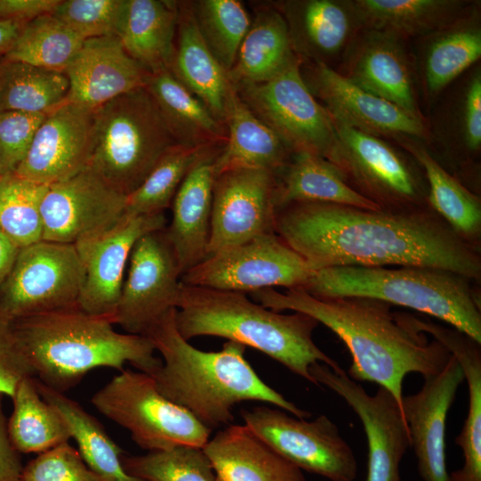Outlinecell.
I'll list each match as a JSON object with an SVG mask.
<instances>
[{"mask_svg": "<svg viewBox=\"0 0 481 481\" xmlns=\"http://www.w3.org/2000/svg\"><path fill=\"white\" fill-rule=\"evenodd\" d=\"M175 309L143 335L163 358L151 374L163 396L210 430L230 424L234 420L232 408L244 401L270 404L300 419L312 416L260 379L244 356V345L227 340L216 352L192 346L176 328Z\"/></svg>", "mask_w": 481, "mask_h": 481, "instance_id": "3957f363", "label": "cell"}, {"mask_svg": "<svg viewBox=\"0 0 481 481\" xmlns=\"http://www.w3.org/2000/svg\"><path fill=\"white\" fill-rule=\"evenodd\" d=\"M69 87L62 72L0 57V110L47 114L66 102Z\"/></svg>", "mask_w": 481, "mask_h": 481, "instance_id": "f35d334b", "label": "cell"}, {"mask_svg": "<svg viewBox=\"0 0 481 481\" xmlns=\"http://www.w3.org/2000/svg\"><path fill=\"white\" fill-rule=\"evenodd\" d=\"M412 324L450 352L459 363L468 386V413L455 438V444L462 451L463 465L449 473L448 481H481V344L462 331L430 321L414 317Z\"/></svg>", "mask_w": 481, "mask_h": 481, "instance_id": "f1b7e54d", "label": "cell"}, {"mask_svg": "<svg viewBox=\"0 0 481 481\" xmlns=\"http://www.w3.org/2000/svg\"><path fill=\"white\" fill-rule=\"evenodd\" d=\"M412 53L419 95L433 105L447 88L479 62L481 58L480 2L466 13L415 39Z\"/></svg>", "mask_w": 481, "mask_h": 481, "instance_id": "cb8c5ba5", "label": "cell"}, {"mask_svg": "<svg viewBox=\"0 0 481 481\" xmlns=\"http://www.w3.org/2000/svg\"><path fill=\"white\" fill-rule=\"evenodd\" d=\"M178 13V1L126 0L117 37L151 74L171 69Z\"/></svg>", "mask_w": 481, "mask_h": 481, "instance_id": "f546056e", "label": "cell"}, {"mask_svg": "<svg viewBox=\"0 0 481 481\" xmlns=\"http://www.w3.org/2000/svg\"><path fill=\"white\" fill-rule=\"evenodd\" d=\"M295 60L273 78L234 87L240 100L292 153L308 152L336 165L339 143L333 120L313 95Z\"/></svg>", "mask_w": 481, "mask_h": 481, "instance_id": "9c48e42d", "label": "cell"}, {"mask_svg": "<svg viewBox=\"0 0 481 481\" xmlns=\"http://www.w3.org/2000/svg\"><path fill=\"white\" fill-rule=\"evenodd\" d=\"M273 311L290 310L314 318L346 346L352 363L346 374L387 389L403 410V381L409 373L424 379L439 373L452 355L437 340L412 326L404 313L368 298H316L302 287L285 292L266 288L249 293Z\"/></svg>", "mask_w": 481, "mask_h": 481, "instance_id": "7a4b0ae2", "label": "cell"}, {"mask_svg": "<svg viewBox=\"0 0 481 481\" xmlns=\"http://www.w3.org/2000/svg\"><path fill=\"white\" fill-rule=\"evenodd\" d=\"M175 321L181 336L224 338L257 349L318 387L309 367L321 363L333 371L339 364L313 339L319 322L293 312L285 314L251 301L245 293L181 282Z\"/></svg>", "mask_w": 481, "mask_h": 481, "instance_id": "5b68a950", "label": "cell"}, {"mask_svg": "<svg viewBox=\"0 0 481 481\" xmlns=\"http://www.w3.org/2000/svg\"><path fill=\"white\" fill-rule=\"evenodd\" d=\"M145 88L178 144L224 146L227 137L226 126L170 70L151 74Z\"/></svg>", "mask_w": 481, "mask_h": 481, "instance_id": "836d02e7", "label": "cell"}, {"mask_svg": "<svg viewBox=\"0 0 481 481\" xmlns=\"http://www.w3.org/2000/svg\"><path fill=\"white\" fill-rule=\"evenodd\" d=\"M222 148L211 151L193 166L171 204L172 219L165 230L182 275L208 257L215 181L214 160Z\"/></svg>", "mask_w": 481, "mask_h": 481, "instance_id": "484cf974", "label": "cell"}, {"mask_svg": "<svg viewBox=\"0 0 481 481\" xmlns=\"http://www.w3.org/2000/svg\"><path fill=\"white\" fill-rule=\"evenodd\" d=\"M275 178L276 210L297 202L382 209L352 188L336 165L315 154L292 153L289 162L275 174Z\"/></svg>", "mask_w": 481, "mask_h": 481, "instance_id": "1f68e13d", "label": "cell"}, {"mask_svg": "<svg viewBox=\"0 0 481 481\" xmlns=\"http://www.w3.org/2000/svg\"><path fill=\"white\" fill-rule=\"evenodd\" d=\"M126 200L89 167L50 184L40 208L42 240L75 245L97 236L124 216Z\"/></svg>", "mask_w": 481, "mask_h": 481, "instance_id": "2e32d148", "label": "cell"}, {"mask_svg": "<svg viewBox=\"0 0 481 481\" xmlns=\"http://www.w3.org/2000/svg\"><path fill=\"white\" fill-rule=\"evenodd\" d=\"M26 23L0 20V57L12 47Z\"/></svg>", "mask_w": 481, "mask_h": 481, "instance_id": "db71d44e", "label": "cell"}, {"mask_svg": "<svg viewBox=\"0 0 481 481\" xmlns=\"http://www.w3.org/2000/svg\"><path fill=\"white\" fill-rule=\"evenodd\" d=\"M309 372L318 387L325 386L340 396L362 422L368 445L363 481H402L400 466L411 438L403 410L391 393L379 387L369 395L343 368L333 371L315 363Z\"/></svg>", "mask_w": 481, "mask_h": 481, "instance_id": "5bb4252c", "label": "cell"}, {"mask_svg": "<svg viewBox=\"0 0 481 481\" xmlns=\"http://www.w3.org/2000/svg\"><path fill=\"white\" fill-rule=\"evenodd\" d=\"M94 144V110L65 102L46 114L15 173L50 185L89 167Z\"/></svg>", "mask_w": 481, "mask_h": 481, "instance_id": "44dd1931", "label": "cell"}, {"mask_svg": "<svg viewBox=\"0 0 481 481\" xmlns=\"http://www.w3.org/2000/svg\"><path fill=\"white\" fill-rule=\"evenodd\" d=\"M335 70L412 117L428 122L420 108L413 58L406 41L363 28Z\"/></svg>", "mask_w": 481, "mask_h": 481, "instance_id": "d6986e66", "label": "cell"}, {"mask_svg": "<svg viewBox=\"0 0 481 481\" xmlns=\"http://www.w3.org/2000/svg\"><path fill=\"white\" fill-rule=\"evenodd\" d=\"M287 24L294 53L302 62L336 69L363 29L354 0L271 2Z\"/></svg>", "mask_w": 481, "mask_h": 481, "instance_id": "7402d4cb", "label": "cell"}, {"mask_svg": "<svg viewBox=\"0 0 481 481\" xmlns=\"http://www.w3.org/2000/svg\"><path fill=\"white\" fill-rule=\"evenodd\" d=\"M363 28L404 41L417 39L455 20L477 3L468 0H354Z\"/></svg>", "mask_w": 481, "mask_h": 481, "instance_id": "d590c367", "label": "cell"}, {"mask_svg": "<svg viewBox=\"0 0 481 481\" xmlns=\"http://www.w3.org/2000/svg\"><path fill=\"white\" fill-rule=\"evenodd\" d=\"M189 2L203 41L228 73L251 25L252 19L244 4L239 0Z\"/></svg>", "mask_w": 481, "mask_h": 481, "instance_id": "b9f144b4", "label": "cell"}, {"mask_svg": "<svg viewBox=\"0 0 481 481\" xmlns=\"http://www.w3.org/2000/svg\"><path fill=\"white\" fill-rule=\"evenodd\" d=\"M275 174L238 168L215 176L208 257L256 237L276 233Z\"/></svg>", "mask_w": 481, "mask_h": 481, "instance_id": "ac0fdd59", "label": "cell"}, {"mask_svg": "<svg viewBox=\"0 0 481 481\" xmlns=\"http://www.w3.org/2000/svg\"><path fill=\"white\" fill-rule=\"evenodd\" d=\"M304 81L330 117L359 131L395 141L409 137L431 143L428 122L359 87L334 69L302 62Z\"/></svg>", "mask_w": 481, "mask_h": 481, "instance_id": "e0dca14e", "label": "cell"}, {"mask_svg": "<svg viewBox=\"0 0 481 481\" xmlns=\"http://www.w3.org/2000/svg\"><path fill=\"white\" fill-rule=\"evenodd\" d=\"M9 437L20 453H42L70 439L59 412L39 394L34 377L23 378L12 396Z\"/></svg>", "mask_w": 481, "mask_h": 481, "instance_id": "74e56055", "label": "cell"}, {"mask_svg": "<svg viewBox=\"0 0 481 481\" xmlns=\"http://www.w3.org/2000/svg\"><path fill=\"white\" fill-rule=\"evenodd\" d=\"M127 474L145 481H216L202 448L179 445L144 455L122 456Z\"/></svg>", "mask_w": 481, "mask_h": 481, "instance_id": "f6af8a7d", "label": "cell"}, {"mask_svg": "<svg viewBox=\"0 0 481 481\" xmlns=\"http://www.w3.org/2000/svg\"><path fill=\"white\" fill-rule=\"evenodd\" d=\"M275 232L313 270L332 266H420L481 278V256L429 206L387 210L323 202L276 210Z\"/></svg>", "mask_w": 481, "mask_h": 481, "instance_id": "6da1fadb", "label": "cell"}, {"mask_svg": "<svg viewBox=\"0 0 481 481\" xmlns=\"http://www.w3.org/2000/svg\"><path fill=\"white\" fill-rule=\"evenodd\" d=\"M21 481H105L91 470L77 449L61 444L24 466Z\"/></svg>", "mask_w": 481, "mask_h": 481, "instance_id": "7dc6e473", "label": "cell"}, {"mask_svg": "<svg viewBox=\"0 0 481 481\" xmlns=\"http://www.w3.org/2000/svg\"><path fill=\"white\" fill-rule=\"evenodd\" d=\"M460 83L450 105L445 107L444 120L430 129L431 142L438 138L454 145L467 156H477L481 149V69L476 64Z\"/></svg>", "mask_w": 481, "mask_h": 481, "instance_id": "7bdbcfd3", "label": "cell"}, {"mask_svg": "<svg viewBox=\"0 0 481 481\" xmlns=\"http://www.w3.org/2000/svg\"><path fill=\"white\" fill-rule=\"evenodd\" d=\"M166 226L164 213L124 216L106 232L75 244L85 272L78 307L112 321L134 245L144 234Z\"/></svg>", "mask_w": 481, "mask_h": 481, "instance_id": "ffe728a7", "label": "cell"}, {"mask_svg": "<svg viewBox=\"0 0 481 481\" xmlns=\"http://www.w3.org/2000/svg\"><path fill=\"white\" fill-rule=\"evenodd\" d=\"M33 371L16 340L12 322L0 314V395L12 396L18 383Z\"/></svg>", "mask_w": 481, "mask_h": 481, "instance_id": "681fc988", "label": "cell"}, {"mask_svg": "<svg viewBox=\"0 0 481 481\" xmlns=\"http://www.w3.org/2000/svg\"><path fill=\"white\" fill-rule=\"evenodd\" d=\"M0 395V481H21L24 466L20 453L13 446L8 434L7 419Z\"/></svg>", "mask_w": 481, "mask_h": 481, "instance_id": "f907efd6", "label": "cell"}, {"mask_svg": "<svg viewBox=\"0 0 481 481\" xmlns=\"http://www.w3.org/2000/svg\"><path fill=\"white\" fill-rule=\"evenodd\" d=\"M91 403L149 452L179 445L202 448L209 440L211 430L163 396L153 378L143 371H119L93 395Z\"/></svg>", "mask_w": 481, "mask_h": 481, "instance_id": "ba28073f", "label": "cell"}, {"mask_svg": "<svg viewBox=\"0 0 481 481\" xmlns=\"http://www.w3.org/2000/svg\"><path fill=\"white\" fill-rule=\"evenodd\" d=\"M84 278L74 244L42 240L23 247L0 289V314L14 322L77 306Z\"/></svg>", "mask_w": 481, "mask_h": 481, "instance_id": "30bf717a", "label": "cell"}, {"mask_svg": "<svg viewBox=\"0 0 481 481\" xmlns=\"http://www.w3.org/2000/svg\"><path fill=\"white\" fill-rule=\"evenodd\" d=\"M20 248L0 229V289L9 275Z\"/></svg>", "mask_w": 481, "mask_h": 481, "instance_id": "f5cc1de1", "label": "cell"}, {"mask_svg": "<svg viewBox=\"0 0 481 481\" xmlns=\"http://www.w3.org/2000/svg\"><path fill=\"white\" fill-rule=\"evenodd\" d=\"M298 58L282 15L271 2L262 4L256 9L228 77L233 87L266 82Z\"/></svg>", "mask_w": 481, "mask_h": 481, "instance_id": "d6a6232c", "label": "cell"}, {"mask_svg": "<svg viewBox=\"0 0 481 481\" xmlns=\"http://www.w3.org/2000/svg\"><path fill=\"white\" fill-rule=\"evenodd\" d=\"M41 396L64 420L70 438L88 468L105 481H145L127 474L122 464L124 451L112 440L102 425L78 403L36 379Z\"/></svg>", "mask_w": 481, "mask_h": 481, "instance_id": "8d00e7d4", "label": "cell"}, {"mask_svg": "<svg viewBox=\"0 0 481 481\" xmlns=\"http://www.w3.org/2000/svg\"><path fill=\"white\" fill-rule=\"evenodd\" d=\"M45 113L0 110V160L6 172H15L26 157Z\"/></svg>", "mask_w": 481, "mask_h": 481, "instance_id": "c3c4849f", "label": "cell"}, {"mask_svg": "<svg viewBox=\"0 0 481 481\" xmlns=\"http://www.w3.org/2000/svg\"><path fill=\"white\" fill-rule=\"evenodd\" d=\"M463 381V371L452 355L439 373L424 379V384L417 393L403 397V412L409 428L411 448L424 481H448L446 420Z\"/></svg>", "mask_w": 481, "mask_h": 481, "instance_id": "603a6c76", "label": "cell"}, {"mask_svg": "<svg viewBox=\"0 0 481 481\" xmlns=\"http://www.w3.org/2000/svg\"><path fill=\"white\" fill-rule=\"evenodd\" d=\"M85 39L53 13L27 22L5 58L64 73Z\"/></svg>", "mask_w": 481, "mask_h": 481, "instance_id": "60d3db41", "label": "cell"}, {"mask_svg": "<svg viewBox=\"0 0 481 481\" xmlns=\"http://www.w3.org/2000/svg\"><path fill=\"white\" fill-rule=\"evenodd\" d=\"M175 50L170 71L225 125L227 110L235 92L227 71L203 41L189 1H178Z\"/></svg>", "mask_w": 481, "mask_h": 481, "instance_id": "83f0119b", "label": "cell"}, {"mask_svg": "<svg viewBox=\"0 0 481 481\" xmlns=\"http://www.w3.org/2000/svg\"><path fill=\"white\" fill-rule=\"evenodd\" d=\"M64 74L69 85L66 102L92 110L145 87L151 75L115 36L86 39Z\"/></svg>", "mask_w": 481, "mask_h": 481, "instance_id": "d4e9b609", "label": "cell"}, {"mask_svg": "<svg viewBox=\"0 0 481 481\" xmlns=\"http://www.w3.org/2000/svg\"><path fill=\"white\" fill-rule=\"evenodd\" d=\"M332 120L339 143L336 166L352 188L382 209L428 206L415 161L383 138Z\"/></svg>", "mask_w": 481, "mask_h": 481, "instance_id": "8fae6325", "label": "cell"}, {"mask_svg": "<svg viewBox=\"0 0 481 481\" xmlns=\"http://www.w3.org/2000/svg\"><path fill=\"white\" fill-rule=\"evenodd\" d=\"M223 146L194 147L175 144L159 159L147 177L127 195L126 216L164 213L171 207L183 179L203 157Z\"/></svg>", "mask_w": 481, "mask_h": 481, "instance_id": "ab89813d", "label": "cell"}, {"mask_svg": "<svg viewBox=\"0 0 481 481\" xmlns=\"http://www.w3.org/2000/svg\"><path fill=\"white\" fill-rule=\"evenodd\" d=\"M471 281L436 268L347 265L314 271L302 288L316 298H368L408 307L481 344L480 298Z\"/></svg>", "mask_w": 481, "mask_h": 481, "instance_id": "8992f818", "label": "cell"}, {"mask_svg": "<svg viewBox=\"0 0 481 481\" xmlns=\"http://www.w3.org/2000/svg\"><path fill=\"white\" fill-rule=\"evenodd\" d=\"M202 449L216 481H306L301 469L246 425L224 428Z\"/></svg>", "mask_w": 481, "mask_h": 481, "instance_id": "4316f807", "label": "cell"}, {"mask_svg": "<svg viewBox=\"0 0 481 481\" xmlns=\"http://www.w3.org/2000/svg\"><path fill=\"white\" fill-rule=\"evenodd\" d=\"M165 229L142 236L130 253L126 278L112 318L126 333L144 335L175 308L182 273Z\"/></svg>", "mask_w": 481, "mask_h": 481, "instance_id": "9a60e30c", "label": "cell"}, {"mask_svg": "<svg viewBox=\"0 0 481 481\" xmlns=\"http://www.w3.org/2000/svg\"><path fill=\"white\" fill-rule=\"evenodd\" d=\"M113 325L110 318L88 314L78 306L12 322L34 376L61 393L99 367L121 371L128 363L151 375L162 364L149 338L119 333Z\"/></svg>", "mask_w": 481, "mask_h": 481, "instance_id": "277c9868", "label": "cell"}, {"mask_svg": "<svg viewBox=\"0 0 481 481\" xmlns=\"http://www.w3.org/2000/svg\"><path fill=\"white\" fill-rule=\"evenodd\" d=\"M126 0H61L53 14L85 40L118 36Z\"/></svg>", "mask_w": 481, "mask_h": 481, "instance_id": "bcb514c9", "label": "cell"}, {"mask_svg": "<svg viewBox=\"0 0 481 481\" xmlns=\"http://www.w3.org/2000/svg\"><path fill=\"white\" fill-rule=\"evenodd\" d=\"M240 415L247 427L299 469L330 481L355 479V455L326 415L307 420L266 405L242 409Z\"/></svg>", "mask_w": 481, "mask_h": 481, "instance_id": "7c38bea8", "label": "cell"}, {"mask_svg": "<svg viewBox=\"0 0 481 481\" xmlns=\"http://www.w3.org/2000/svg\"><path fill=\"white\" fill-rule=\"evenodd\" d=\"M94 144L88 167L126 196L177 144L145 87L104 103L94 110Z\"/></svg>", "mask_w": 481, "mask_h": 481, "instance_id": "52a82bcc", "label": "cell"}, {"mask_svg": "<svg viewBox=\"0 0 481 481\" xmlns=\"http://www.w3.org/2000/svg\"><path fill=\"white\" fill-rule=\"evenodd\" d=\"M61 0H0V20L27 23L53 13Z\"/></svg>", "mask_w": 481, "mask_h": 481, "instance_id": "816d5d0a", "label": "cell"}, {"mask_svg": "<svg viewBox=\"0 0 481 481\" xmlns=\"http://www.w3.org/2000/svg\"><path fill=\"white\" fill-rule=\"evenodd\" d=\"M5 173H6V171L4 170V168L3 165H2V162L0 160V177Z\"/></svg>", "mask_w": 481, "mask_h": 481, "instance_id": "11a10c76", "label": "cell"}, {"mask_svg": "<svg viewBox=\"0 0 481 481\" xmlns=\"http://www.w3.org/2000/svg\"><path fill=\"white\" fill-rule=\"evenodd\" d=\"M421 167L428 183V205L461 237L477 245L481 233L479 198L451 175L418 139L395 141Z\"/></svg>", "mask_w": 481, "mask_h": 481, "instance_id": "e575fe53", "label": "cell"}, {"mask_svg": "<svg viewBox=\"0 0 481 481\" xmlns=\"http://www.w3.org/2000/svg\"><path fill=\"white\" fill-rule=\"evenodd\" d=\"M47 188L15 172L0 177V229L20 249L42 240L40 208Z\"/></svg>", "mask_w": 481, "mask_h": 481, "instance_id": "ee69618b", "label": "cell"}, {"mask_svg": "<svg viewBox=\"0 0 481 481\" xmlns=\"http://www.w3.org/2000/svg\"><path fill=\"white\" fill-rule=\"evenodd\" d=\"M313 272L277 233H269L209 255L185 272L181 282L246 294L303 287Z\"/></svg>", "mask_w": 481, "mask_h": 481, "instance_id": "4fadbf2b", "label": "cell"}, {"mask_svg": "<svg viewBox=\"0 0 481 481\" xmlns=\"http://www.w3.org/2000/svg\"><path fill=\"white\" fill-rule=\"evenodd\" d=\"M225 143L214 160L215 176L238 168L263 169L274 174L292 152L284 142L240 100L236 90L227 110Z\"/></svg>", "mask_w": 481, "mask_h": 481, "instance_id": "4dcf8cb0", "label": "cell"}]
</instances>
